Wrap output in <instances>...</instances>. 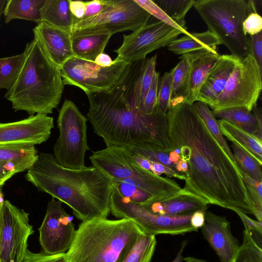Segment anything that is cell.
I'll list each match as a JSON object with an SVG mask.
<instances>
[{
    "mask_svg": "<svg viewBox=\"0 0 262 262\" xmlns=\"http://www.w3.org/2000/svg\"><path fill=\"white\" fill-rule=\"evenodd\" d=\"M193 104L211 134L223 149L232 162L237 165L234 160L233 153L231 151L226 139L221 132L218 121L213 115L212 111L209 109L208 104L200 101H195Z\"/></svg>",
    "mask_w": 262,
    "mask_h": 262,
    "instance_id": "cell-31",
    "label": "cell"
},
{
    "mask_svg": "<svg viewBox=\"0 0 262 262\" xmlns=\"http://www.w3.org/2000/svg\"><path fill=\"white\" fill-rule=\"evenodd\" d=\"M0 262H1V261H0Z\"/></svg>",
    "mask_w": 262,
    "mask_h": 262,
    "instance_id": "cell-56",
    "label": "cell"
},
{
    "mask_svg": "<svg viewBox=\"0 0 262 262\" xmlns=\"http://www.w3.org/2000/svg\"><path fill=\"white\" fill-rule=\"evenodd\" d=\"M87 121L73 102L64 100L57 121L59 136L53 147L54 158L61 166L73 169L86 167L85 155L90 149Z\"/></svg>",
    "mask_w": 262,
    "mask_h": 262,
    "instance_id": "cell-8",
    "label": "cell"
},
{
    "mask_svg": "<svg viewBox=\"0 0 262 262\" xmlns=\"http://www.w3.org/2000/svg\"><path fill=\"white\" fill-rule=\"evenodd\" d=\"M144 232L128 219H94L81 222L66 262H122Z\"/></svg>",
    "mask_w": 262,
    "mask_h": 262,
    "instance_id": "cell-5",
    "label": "cell"
},
{
    "mask_svg": "<svg viewBox=\"0 0 262 262\" xmlns=\"http://www.w3.org/2000/svg\"><path fill=\"white\" fill-rule=\"evenodd\" d=\"M243 241L231 262H262V247L244 229Z\"/></svg>",
    "mask_w": 262,
    "mask_h": 262,
    "instance_id": "cell-36",
    "label": "cell"
},
{
    "mask_svg": "<svg viewBox=\"0 0 262 262\" xmlns=\"http://www.w3.org/2000/svg\"><path fill=\"white\" fill-rule=\"evenodd\" d=\"M46 0H7L3 10L5 22L21 19L41 22V10Z\"/></svg>",
    "mask_w": 262,
    "mask_h": 262,
    "instance_id": "cell-27",
    "label": "cell"
},
{
    "mask_svg": "<svg viewBox=\"0 0 262 262\" xmlns=\"http://www.w3.org/2000/svg\"><path fill=\"white\" fill-rule=\"evenodd\" d=\"M33 33L34 38L60 69L73 57L71 33L43 21L37 24Z\"/></svg>",
    "mask_w": 262,
    "mask_h": 262,
    "instance_id": "cell-18",
    "label": "cell"
},
{
    "mask_svg": "<svg viewBox=\"0 0 262 262\" xmlns=\"http://www.w3.org/2000/svg\"><path fill=\"white\" fill-rule=\"evenodd\" d=\"M1 262H22L28 250V240L34 232L29 213L4 200L2 207Z\"/></svg>",
    "mask_w": 262,
    "mask_h": 262,
    "instance_id": "cell-14",
    "label": "cell"
},
{
    "mask_svg": "<svg viewBox=\"0 0 262 262\" xmlns=\"http://www.w3.org/2000/svg\"><path fill=\"white\" fill-rule=\"evenodd\" d=\"M126 148L132 154L162 164L182 174L180 172V164L183 159L173 148L166 149L148 143H137Z\"/></svg>",
    "mask_w": 262,
    "mask_h": 262,
    "instance_id": "cell-26",
    "label": "cell"
},
{
    "mask_svg": "<svg viewBox=\"0 0 262 262\" xmlns=\"http://www.w3.org/2000/svg\"><path fill=\"white\" fill-rule=\"evenodd\" d=\"M112 36L107 30L77 32L71 34L73 56L94 61L104 49Z\"/></svg>",
    "mask_w": 262,
    "mask_h": 262,
    "instance_id": "cell-22",
    "label": "cell"
},
{
    "mask_svg": "<svg viewBox=\"0 0 262 262\" xmlns=\"http://www.w3.org/2000/svg\"><path fill=\"white\" fill-rule=\"evenodd\" d=\"M38 230L39 241L43 252L55 255L66 253L68 251L76 229L73 216L66 212L62 203L52 198L48 202Z\"/></svg>",
    "mask_w": 262,
    "mask_h": 262,
    "instance_id": "cell-15",
    "label": "cell"
},
{
    "mask_svg": "<svg viewBox=\"0 0 262 262\" xmlns=\"http://www.w3.org/2000/svg\"><path fill=\"white\" fill-rule=\"evenodd\" d=\"M85 9L83 19L93 17L99 14L104 6V0H94L85 2Z\"/></svg>",
    "mask_w": 262,
    "mask_h": 262,
    "instance_id": "cell-47",
    "label": "cell"
},
{
    "mask_svg": "<svg viewBox=\"0 0 262 262\" xmlns=\"http://www.w3.org/2000/svg\"><path fill=\"white\" fill-rule=\"evenodd\" d=\"M262 72L251 55L239 59L220 96L210 105L212 111L244 107L251 111L262 89Z\"/></svg>",
    "mask_w": 262,
    "mask_h": 262,
    "instance_id": "cell-10",
    "label": "cell"
},
{
    "mask_svg": "<svg viewBox=\"0 0 262 262\" xmlns=\"http://www.w3.org/2000/svg\"><path fill=\"white\" fill-rule=\"evenodd\" d=\"M114 61L111 67L103 68L94 61L73 56L60 68L63 83L79 88L86 94L109 90L124 77L132 64Z\"/></svg>",
    "mask_w": 262,
    "mask_h": 262,
    "instance_id": "cell-11",
    "label": "cell"
},
{
    "mask_svg": "<svg viewBox=\"0 0 262 262\" xmlns=\"http://www.w3.org/2000/svg\"><path fill=\"white\" fill-rule=\"evenodd\" d=\"M94 61L97 65L103 68L111 67L115 63V61L112 60L111 57L104 53L98 55Z\"/></svg>",
    "mask_w": 262,
    "mask_h": 262,
    "instance_id": "cell-51",
    "label": "cell"
},
{
    "mask_svg": "<svg viewBox=\"0 0 262 262\" xmlns=\"http://www.w3.org/2000/svg\"><path fill=\"white\" fill-rule=\"evenodd\" d=\"M188 74L184 101L190 104L196 101L199 91L221 55L205 50L186 53Z\"/></svg>",
    "mask_w": 262,
    "mask_h": 262,
    "instance_id": "cell-20",
    "label": "cell"
},
{
    "mask_svg": "<svg viewBox=\"0 0 262 262\" xmlns=\"http://www.w3.org/2000/svg\"><path fill=\"white\" fill-rule=\"evenodd\" d=\"M139 6L147 11L151 16H154L158 20L167 24L183 32L184 35H188L189 33L187 31L182 29L175 22H174L159 7L152 1L149 0H134Z\"/></svg>",
    "mask_w": 262,
    "mask_h": 262,
    "instance_id": "cell-41",
    "label": "cell"
},
{
    "mask_svg": "<svg viewBox=\"0 0 262 262\" xmlns=\"http://www.w3.org/2000/svg\"><path fill=\"white\" fill-rule=\"evenodd\" d=\"M110 212L117 218L132 220L149 234L183 235L198 231L190 225L192 214L178 216L155 214L123 198L114 188L110 199Z\"/></svg>",
    "mask_w": 262,
    "mask_h": 262,
    "instance_id": "cell-12",
    "label": "cell"
},
{
    "mask_svg": "<svg viewBox=\"0 0 262 262\" xmlns=\"http://www.w3.org/2000/svg\"><path fill=\"white\" fill-rule=\"evenodd\" d=\"M250 54L262 72V33L250 36Z\"/></svg>",
    "mask_w": 262,
    "mask_h": 262,
    "instance_id": "cell-46",
    "label": "cell"
},
{
    "mask_svg": "<svg viewBox=\"0 0 262 262\" xmlns=\"http://www.w3.org/2000/svg\"><path fill=\"white\" fill-rule=\"evenodd\" d=\"M64 254L50 255L43 252L35 253L28 249L22 262H66Z\"/></svg>",
    "mask_w": 262,
    "mask_h": 262,
    "instance_id": "cell-45",
    "label": "cell"
},
{
    "mask_svg": "<svg viewBox=\"0 0 262 262\" xmlns=\"http://www.w3.org/2000/svg\"><path fill=\"white\" fill-rule=\"evenodd\" d=\"M230 222L225 216L210 211L205 212V223L201 228L204 238L214 250L221 262H231L240 245L233 235Z\"/></svg>",
    "mask_w": 262,
    "mask_h": 262,
    "instance_id": "cell-17",
    "label": "cell"
},
{
    "mask_svg": "<svg viewBox=\"0 0 262 262\" xmlns=\"http://www.w3.org/2000/svg\"><path fill=\"white\" fill-rule=\"evenodd\" d=\"M144 60L132 63L124 77L109 90L86 94L88 119L106 147L148 143L172 149L166 114L157 108L147 115L140 109L138 84Z\"/></svg>",
    "mask_w": 262,
    "mask_h": 262,
    "instance_id": "cell-2",
    "label": "cell"
},
{
    "mask_svg": "<svg viewBox=\"0 0 262 262\" xmlns=\"http://www.w3.org/2000/svg\"><path fill=\"white\" fill-rule=\"evenodd\" d=\"M172 71L165 72L159 80L157 108L166 114L169 109L171 94Z\"/></svg>",
    "mask_w": 262,
    "mask_h": 262,
    "instance_id": "cell-40",
    "label": "cell"
},
{
    "mask_svg": "<svg viewBox=\"0 0 262 262\" xmlns=\"http://www.w3.org/2000/svg\"><path fill=\"white\" fill-rule=\"evenodd\" d=\"M25 60L23 53L0 58V89L9 90L15 83Z\"/></svg>",
    "mask_w": 262,
    "mask_h": 262,
    "instance_id": "cell-32",
    "label": "cell"
},
{
    "mask_svg": "<svg viewBox=\"0 0 262 262\" xmlns=\"http://www.w3.org/2000/svg\"><path fill=\"white\" fill-rule=\"evenodd\" d=\"M4 200L3 199L2 193L0 191V238L2 228V207Z\"/></svg>",
    "mask_w": 262,
    "mask_h": 262,
    "instance_id": "cell-54",
    "label": "cell"
},
{
    "mask_svg": "<svg viewBox=\"0 0 262 262\" xmlns=\"http://www.w3.org/2000/svg\"><path fill=\"white\" fill-rule=\"evenodd\" d=\"M188 244L187 240L183 241L181 244V246L178 252L174 259L170 262H182L183 260V253L185 247Z\"/></svg>",
    "mask_w": 262,
    "mask_h": 262,
    "instance_id": "cell-52",
    "label": "cell"
},
{
    "mask_svg": "<svg viewBox=\"0 0 262 262\" xmlns=\"http://www.w3.org/2000/svg\"><path fill=\"white\" fill-rule=\"evenodd\" d=\"M193 7L231 55L242 59L251 54L249 37L243 23L248 14L256 12L253 1L197 0Z\"/></svg>",
    "mask_w": 262,
    "mask_h": 262,
    "instance_id": "cell-6",
    "label": "cell"
},
{
    "mask_svg": "<svg viewBox=\"0 0 262 262\" xmlns=\"http://www.w3.org/2000/svg\"><path fill=\"white\" fill-rule=\"evenodd\" d=\"M235 212L242 221L245 229L247 230L254 241L262 247V221H255L241 211H237Z\"/></svg>",
    "mask_w": 262,
    "mask_h": 262,
    "instance_id": "cell-43",
    "label": "cell"
},
{
    "mask_svg": "<svg viewBox=\"0 0 262 262\" xmlns=\"http://www.w3.org/2000/svg\"><path fill=\"white\" fill-rule=\"evenodd\" d=\"M73 17L68 0H46L41 10V21L72 33Z\"/></svg>",
    "mask_w": 262,
    "mask_h": 262,
    "instance_id": "cell-29",
    "label": "cell"
},
{
    "mask_svg": "<svg viewBox=\"0 0 262 262\" xmlns=\"http://www.w3.org/2000/svg\"><path fill=\"white\" fill-rule=\"evenodd\" d=\"M208 205L205 201L185 191L182 188L181 192L174 195L151 197L140 205L155 214L178 216L191 214L199 210L205 211Z\"/></svg>",
    "mask_w": 262,
    "mask_h": 262,
    "instance_id": "cell-19",
    "label": "cell"
},
{
    "mask_svg": "<svg viewBox=\"0 0 262 262\" xmlns=\"http://www.w3.org/2000/svg\"><path fill=\"white\" fill-rule=\"evenodd\" d=\"M54 119L37 114L10 123H0V145L39 144L46 142L54 127Z\"/></svg>",
    "mask_w": 262,
    "mask_h": 262,
    "instance_id": "cell-16",
    "label": "cell"
},
{
    "mask_svg": "<svg viewBox=\"0 0 262 262\" xmlns=\"http://www.w3.org/2000/svg\"><path fill=\"white\" fill-rule=\"evenodd\" d=\"M156 245V235L143 232L122 262H150Z\"/></svg>",
    "mask_w": 262,
    "mask_h": 262,
    "instance_id": "cell-33",
    "label": "cell"
},
{
    "mask_svg": "<svg viewBox=\"0 0 262 262\" xmlns=\"http://www.w3.org/2000/svg\"><path fill=\"white\" fill-rule=\"evenodd\" d=\"M180 60L172 68L171 94L169 108L184 100L188 74V61L186 54L181 55Z\"/></svg>",
    "mask_w": 262,
    "mask_h": 262,
    "instance_id": "cell-30",
    "label": "cell"
},
{
    "mask_svg": "<svg viewBox=\"0 0 262 262\" xmlns=\"http://www.w3.org/2000/svg\"><path fill=\"white\" fill-rule=\"evenodd\" d=\"M243 29L246 35L250 36L257 34L261 32L262 18L257 12L250 13L243 23Z\"/></svg>",
    "mask_w": 262,
    "mask_h": 262,
    "instance_id": "cell-44",
    "label": "cell"
},
{
    "mask_svg": "<svg viewBox=\"0 0 262 262\" xmlns=\"http://www.w3.org/2000/svg\"><path fill=\"white\" fill-rule=\"evenodd\" d=\"M159 80V73L156 71L151 85L140 107L142 112L145 114H151L157 110Z\"/></svg>",
    "mask_w": 262,
    "mask_h": 262,
    "instance_id": "cell-42",
    "label": "cell"
},
{
    "mask_svg": "<svg viewBox=\"0 0 262 262\" xmlns=\"http://www.w3.org/2000/svg\"><path fill=\"white\" fill-rule=\"evenodd\" d=\"M6 2V0H0V21L2 15L3 14V10L5 6Z\"/></svg>",
    "mask_w": 262,
    "mask_h": 262,
    "instance_id": "cell-55",
    "label": "cell"
},
{
    "mask_svg": "<svg viewBox=\"0 0 262 262\" xmlns=\"http://www.w3.org/2000/svg\"><path fill=\"white\" fill-rule=\"evenodd\" d=\"M234 160L244 173L254 179L262 181V164L243 148L232 142Z\"/></svg>",
    "mask_w": 262,
    "mask_h": 262,
    "instance_id": "cell-35",
    "label": "cell"
},
{
    "mask_svg": "<svg viewBox=\"0 0 262 262\" xmlns=\"http://www.w3.org/2000/svg\"><path fill=\"white\" fill-rule=\"evenodd\" d=\"M181 34V30L159 20L147 23L128 35H123L121 46L115 52L116 61L128 63L143 60L146 55L168 46Z\"/></svg>",
    "mask_w": 262,
    "mask_h": 262,
    "instance_id": "cell-13",
    "label": "cell"
},
{
    "mask_svg": "<svg viewBox=\"0 0 262 262\" xmlns=\"http://www.w3.org/2000/svg\"><path fill=\"white\" fill-rule=\"evenodd\" d=\"M24 52V65L4 97L12 103L15 111H25L30 116L52 114L64 90L60 69L35 38L27 43Z\"/></svg>",
    "mask_w": 262,
    "mask_h": 262,
    "instance_id": "cell-4",
    "label": "cell"
},
{
    "mask_svg": "<svg viewBox=\"0 0 262 262\" xmlns=\"http://www.w3.org/2000/svg\"><path fill=\"white\" fill-rule=\"evenodd\" d=\"M25 179L39 191L69 206L81 222L107 218L112 182L94 166L81 169L59 164L51 153L41 152Z\"/></svg>",
    "mask_w": 262,
    "mask_h": 262,
    "instance_id": "cell-3",
    "label": "cell"
},
{
    "mask_svg": "<svg viewBox=\"0 0 262 262\" xmlns=\"http://www.w3.org/2000/svg\"><path fill=\"white\" fill-rule=\"evenodd\" d=\"M152 1L182 29L187 31L185 18L189 10L193 7L195 0Z\"/></svg>",
    "mask_w": 262,
    "mask_h": 262,
    "instance_id": "cell-34",
    "label": "cell"
},
{
    "mask_svg": "<svg viewBox=\"0 0 262 262\" xmlns=\"http://www.w3.org/2000/svg\"><path fill=\"white\" fill-rule=\"evenodd\" d=\"M157 58V56L155 55L144 60L138 84V98L140 107L151 85L153 76L156 71Z\"/></svg>",
    "mask_w": 262,
    "mask_h": 262,
    "instance_id": "cell-38",
    "label": "cell"
},
{
    "mask_svg": "<svg viewBox=\"0 0 262 262\" xmlns=\"http://www.w3.org/2000/svg\"><path fill=\"white\" fill-rule=\"evenodd\" d=\"M102 11L85 19L73 18L72 34L107 30L112 35L135 31L148 23L151 15L134 0H104Z\"/></svg>",
    "mask_w": 262,
    "mask_h": 262,
    "instance_id": "cell-9",
    "label": "cell"
},
{
    "mask_svg": "<svg viewBox=\"0 0 262 262\" xmlns=\"http://www.w3.org/2000/svg\"><path fill=\"white\" fill-rule=\"evenodd\" d=\"M205 212L199 210L191 214L190 222L193 228L198 230L199 228H201L203 226L205 223Z\"/></svg>",
    "mask_w": 262,
    "mask_h": 262,
    "instance_id": "cell-50",
    "label": "cell"
},
{
    "mask_svg": "<svg viewBox=\"0 0 262 262\" xmlns=\"http://www.w3.org/2000/svg\"><path fill=\"white\" fill-rule=\"evenodd\" d=\"M113 186L121 196L135 204L141 205L152 197L141 188L126 183L116 182L113 183Z\"/></svg>",
    "mask_w": 262,
    "mask_h": 262,
    "instance_id": "cell-39",
    "label": "cell"
},
{
    "mask_svg": "<svg viewBox=\"0 0 262 262\" xmlns=\"http://www.w3.org/2000/svg\"><path fill=\"white\" fill-rule=\"evenodd\" d=\"M183 260H184L185 262H207L204 259H199L192 256H188L183 258Z\"/></svg>",
    "mask_w": 262,
    "mask_h": 262,
    "instance_id": "cell-53",
    "label": "cell"
},
{
    "mask_svg": "<svg viewBox=\"0 0 262 262\" xmlns=\"http://www.w3.org/2000/svg\"><path fill=\"white\" fill-rule=\"evenodd\" d=\"M218 122L224 136L243 148L262 164L261 140L226 120L221 119Z\"/></svg>",
    "mask_w": 262,
    "mask_h": 262,
    "instance_id": "cell-28",
    "label": "cell"
},
{
    "mask_svg": "<svg viewBox=\"0 0 262 262\" xmlns=\"http://www.w3.org/2000/svg\"><path fill=\"white\" fill-rule=\"evenodd\" d=\"M222 45L219 39L211 31L189 33L177 38L168 46V49L177 55L205 50L217 53L216 48Z\"/></svg>",
    "mask_w": 262,
    "mask_h": 262,
    "instance_id": "cell-24",
    "label": "cell"
},
{
    "mask_svg": "<svg viewBox=\"0 0 262 262\" xmlns=\"http://www.w3.org/2000/svg\"><path fill=\"white\" fill-rule=\"evenodd\" d=\"M254 113L244 107H234L212 111L216 118L226 120L262 141L261 109L255 105Z\"/></svg>",
    "mask_w": 262,
    "mask_h": 262,
    "instance_id": "cell-23",
    "label": "cell"
},
{
    "mask_svg": "<svg viewBox=\"0 0 262 262\" xmlns=\"http://www.w3.org/2000/svg\"><path fill=\"white\" fill-rule=\"evenodd\" d=\"M89 159L93 166L112 183L121 182L135 185L152 197L170 196L182 190L174 180L157 176L141 167L126 147L107 146L94 151Z\"/></svg>",
    "mask_w": 262,
    "mask_h": 262,
    "instance_id": "cell-7",
    "label": "cell"
},
{
    "mask_svg": "<svg viewBox=\"0 0 262 262\" xmlns=\"http://www.w3.org/2000/svg\"><path fill=\"white\" fill-rule=\"evenodd\" d=\"M68 1L69 9L72 16L77 19H83L85 9V2L72 0Z\"/></svg>",
    "mask_w": 262,
    "mask_h": 262,
    "instance_id": "cell-48",
    "label": "cell"
},
{
    "mask_svg": "<svg viewBox=\"0 0 262 262\" xmlns=\"http://www.w3.org/2000/svg\"><path fill=\"white\" fill-rule=\"evenodd\" d=\"M38 157L34 145H0V163L8 165L16 173L28 170Z\"/></svg>",
    "mask_w": 262,
    "mask_h": 262,
    "instance_id": "cell-25",
    "label": "cell"
},
{
    "mask_svg": "<svg viewBox=\"0 0 262 262\" xmlns=\"http://www.w3.org/2000/svg\"><path fill=\"white\" fill-rule=\"evenodd\" d=\"M169 139L188 163L183 189L213 204L253 215L238 167L211 134L193 104L183 100L166 114Z\"/></svg>",
    "mask_w": 262,
    "mask_h": 262,
    "instance_id": "cell-1",
    "label": "cell"
},
{
    "mask_svg": "<svg viewBox=\"0 0 262 262\" xmlns=\"http://www.w3.org/2000/svg\"><path fill=\"white\" fill-rule=\"evenodd\" d=\"M239 59L232 55H220L198 93L196 101L210 105L223 91Z\"/></svg>",
    "mask_w": 262,
    "mask_h": 262,
    "instance_id": "cell-21",
    "label": "cell"
},
{
    "mask_svg": "<svg viewBox=\"0 0 262 262\" xmlns=\"http://www.w3.org/2000/svg\"><path fill=\"white\" fill-rule=\"evenodd\" d=\"M247 192L257 221H262V181L242 173Z\"/></svg>",
    "mask_w": 262,
    "mask_h": 262,
    "instance_id": "cell-37",
    "label": "cell"
},
{
    "mask_svg": "<svg viewBox=\"0 0 262 262\" xmlns=\"http://www.w3.org/2000/svg\"><path fill=\"white\" fill-rule=\"evenodd\" d=\"M15 173V171L9 166L0 163V187Z\"/></svg>",
    "mask_w": 262,
    "mask_h": 262,
    "instance_id": "cell-49",
    "label": "cell"
}]
</instances>
